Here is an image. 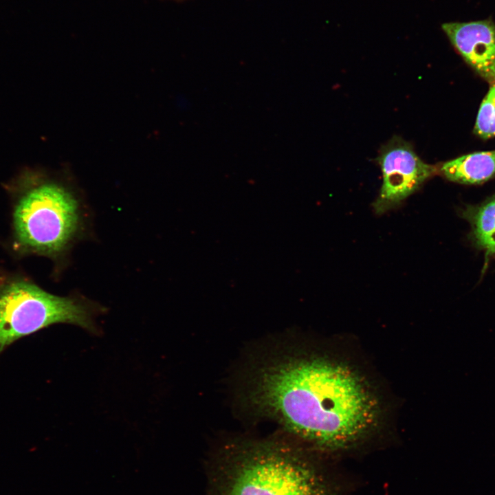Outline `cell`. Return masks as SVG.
I'll return each instance as SVG.
<instances>
[{
  "label": "cell",
  "mask_w": 495,
  "mask_h": 495,
  "mask_svg": "<svg viewBox=\"0 0 495 495\" xmlns=\"http://www.w3.org/2000/svg\"><path fill=\"white\" fill-rule=\"evenodd\" d=\"M377 160L383 184L373 208L380 214L399 204L437 171L435 166L422 161L410 144L399 139L386 145Z\"/></svg>",
  "instance_id": "obj_5"
},
{
  "label": "cell",
  "mask_w": 495,
  "mask_h": 495,
  "mask_svg": "<svg viewBox=\"0 0 495 495\" xmlns=\"http://www.w3.org/2000/svg\"><path fill=\"white\" fill-rule=\"evenodd\" d=\"M475 242L486 254L495 253V196L481 205L472 217Z\"/></svg>",
  "instance_id": "obj_8"
},
{
  "label": "cell",
  "mask_w": 495,
  "mask_h": 495,
  "mask_svg": "<svg viewBox=\"0 0 495 495\" xmlns=\"http://www.w3.org/2000/svg\"><path fill=\"white\" fill-rule=\"evenodd\" d=\"M104 309L81 296H60L27 280H9L0 286V354L19 339L55 324L98 333L96 318Z\"/></svg>",
  "instance_id": "obj_4"
},
{
  "label": "cell",
  "mask_w": 495,
  "mask_h": 495,
  "mask_svg": "<svg viewBox=\"0 0 495 495\" xmlns=\"http://www.w3.org/2000/svg\"><path fill=\"white\" fill-rule=\"evenodd\" d=\"M86 221L82 203L72 189L42 182L23 191L14 204V243L22 252L60 259L82 236Z\"/></svg>",
  "instance_id": "obj_3"
},
{
  "label": "cell",
  "mask_w": 495,
  "mask_h": 495,
  "mask_svg": "<svg viewBox=\"0 0 495 495\" xmlns=\"http://www.w3.org/2000/svg\"><path fill=\"white\" fill-rule=\"evenodd\" d=\"M474 132L483 139L495 135V83L492 85L481 104Z\"/></svg>",
  "instance_id": "obj_9"
},
{
  "label": "cell",
  "mask_w": 495,
  "mask_h": 495,
  "mask_svg": "<svg viewBox=\"0 0 495 495\" xmlns=\"http://www.w3.org/2000/svg\"><path fill=\"white\" fill-rule=\"evenodd\" d=\"M168 1H175V2H182V1H187V0H168Z\"/></svg>",
  "instance_id": "obj_10"
},
{
  "label": "cell",
  "mask_w": 495,
  "mask_h": 495,
  "mask_svg": "<svg viewBox=\"0 0 495 495\" xmlns=\"http://www.w3.org/2000/svg\"><path fill=\"white\" fill-rule=\"evenodd\" d=\"M440 170L452 182L465 184L484 182L495 175V150L463 155L445 162Z\"/></svg>",
  "instance_id": "obj_7"
},
{
  "label": "cell",
  "mask_w": 495,
  "mask_h": 495,
  "mask_svg": "<svg viewBox=\"0 0 495 495\" xmlns=\"http://www.w3.org/2000/svg\"><path fill=\"white\" fill-rule=\"evenodd\" d=\"M210 495H336V486L301 448L275 439L235 443L219 459Z\"/></svg>",
  "instance_id": "obj_2"
},
{
  "label": "cell",
  "mask_w": 495,
  "mask_h": 495,
  "mask_svg": "<svg viewBox=\"0 0 495 495\" xmlns=\"http://www.w3.org/2000/svg\"><path fill=\"white\" fill-rule=\"evenodd\" d=\"M441 29L451 44L483 78L495 83V24L491 19L449 22Z\"/></svg>",
  "instance_id": "obj_6"
},
{
  "label": "cell",
  "mask_w": 495,
  "mask_h": 495,
  "mask_svg": "<svg viewBox=\"0 0 495 495\" xmlns=\"http://www.w3.org/2000/svg\"><path fill=\"white\" fill-rule=\"evenodd\" d=\"M248 380V401L256 412L309 448L347 450L380 426L382 404L374 386L358 367L333 355L280 350L257 364Z\"/></svg>",
  "instance_id": "obj_1"
}]
</instances>
